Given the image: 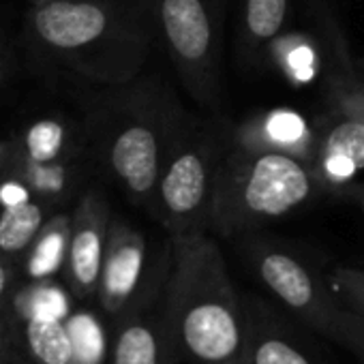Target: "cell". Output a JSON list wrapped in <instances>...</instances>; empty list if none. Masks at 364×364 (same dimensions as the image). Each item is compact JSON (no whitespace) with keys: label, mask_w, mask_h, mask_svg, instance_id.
Instances as JSON below:
<instances>
[{"label":"cell","mask_w":364,"mask_h":364,"mask_svg":"<svg viewBox=\"0 0 364 364\" xmlns=\"http://www.w3.org/2000/svg\"><path fill=\"white\" fill-rule=\"evenodd\" d=\"M161 317L178 353L198 364H225L247 351V306L208 232L169 236Z\"/></svg>","instance_id":"1"},{"label":"cell","mask_w":364,"mask_h":364,"mask_svg":"<svg viewBox=\"0 0 364 364\" xmlns=\"http://www.w3.org/2000/svg\"><path fill=\"white\" fill-rule=\"evenodd\" d=\"M317 191L306 163L230 144L217 173L208 230L223 238L251 234L291 215Z\"/></svg>","instance_id":"2"},{"label":"cell","mask_w":364,"mask_h":364,"mask_svg":"<svg viewBox=\"0 0 364 364\" xmlns=\"http://www.w3.org/2000/svg\"><path fill=\"white\" fill-rule=\"evenodd\" d=\"M225 152L215 131L187 118L156 185L154 213L169 236L208 232L213 193Z\"/></svg>","instance_id":"3"},{"label":"cell","mask_w":364,"mask_h":364,"mask_svg":"<svg viewBox=\"0 0 364 364\" xmlns=\"http://www.w3.org/2000/svg\"><path fill=\"white\" fill-rule=\"evenodd\" d=\"M154 28L187 92L215 109L221 99L225 0H148Z\"/></svg>","instance_id":"4"},{"label":"cell","mask_w":364,"mask_h":364,"mask_svg":"<svg viewBox=\"0 0 364 364\" xmlns=\"http://www.w3.org/2000/svg\"><path fill=\"white\" fill-rule=\"evenodd\" d=\"M187 118L189 114L167 88L156 90V86H150L135 103V112L109 137V167L137 202L154 206L163 165Z\"/></svg>","instance_id":"5"},{"label":"cell","mask_w":364,"mask_h":364,"mask_svg":"<svg viewBox=\"0 0 364 364\" xmlns=\"http://www.w3.org/2000/svg\"><path fill=\"white\" fill-rule=\"evenodd\" d=\"M35 26L39 37L52 48L67 52L107 48L135 71H139L150 43L139 20L124 18L90 0L48 3L37 11Z\"/></svg>","instance_id":"6"},{"label":"cell","mask_w":364,"mask_h":364,"mask_svg":"<svg viewBox=\"0 0 364 364\" xmlns=\"http://www.w3.org/2000/svg\"><path fill=\"white\" fill-rule=\"evenodd\" d=\"M249 262L266 289L302 323L336 343L345 306L330 285L313 268L283 247L253 242L247 249Z\"/></svg>","instance_id":"7"},{"label":"cell","mask_w":364,"mask_h":364,"mask_svg":"<svg viewBox=\"0 0 364 364\" xmlns=\"http://www.w3.org/2000/svg\"><path fill=\"white\" fill-rule=\"evenodd\" d=\"M230 144L253 152L285 154L311 167L319 148V127L296 109L277 107L242 120Z\"/></svg>","instance_id":"8"},{"label":"cell","mask_w":364,"mask_h":364,"mask_svg":"<svg viewBox=\"0 0 364 364\" xmlns=\"http://www.w3.org/2000/svg\"><path fill=\"white\" fill-rule=\"evenodd\" d=\"M146 255V240L137 230L124 223L112 228L97 289L101 306L109 315H122L133 304L144 281Z\"/></svg>","instance_id":"9"},{"label":"cell","mask_w":364,"mask_h":364,"mask_svg":"<svg viewBox=\"0 0 364 364\" xmlns=\"http://www.w3.org/2000/svg\"><path fill=\"white\" fill-rule=\"evenodd\" d=\"M319 127V148L311 165L319 191H343L364 169V124L332 112Z\"/></svg>","instance_id":"10"},{"label":"cell","mask_w":364,"mask_h":364,"mask_svg":"<svg viewBox=\"0 0 364 364\" xmlns=\"http://www.w3.org/2000/svg\"><path fill=\"white\" fill-rule=\"evenodd\" d=\"M105 210L99 202L90 200L84 204L80 215L77 228L69 240V279L71 287L80 298H88L97 294L103 257L107 249V234H105Z\"/></svg>","instance_id":"11"},{"label":"cell","mask_w":364,"mask_h":364,"mask_svg":"<svg viewBox=\"0 0 364 364\" xmlns=\"http://www.w3.org/2000/svg\"><path fill=\"white\" fill-rule=\"evenodd\" d=\"M247 353L255 364H317L300 338L257 304L247 306Z\"/></svg>","instance_id":"12"},{"label":"cell","mask_w":364,"mask_h":364,"mask_svg":"<svg viewBox=\"0 0 364 364\" xmlns=\"http://www.w3.org/2000/svg\"><path fill=\"white\" fill-rule=\"evenodd\" d=\"M178 349L161 315H131L116 332L109 364H173Z\"/></svg>","instance_id":"13"},{"label":"cell","mask_w":364,"mask_h":364,"mask_svg":"<svg viewBox=\"0 0 364 364\" xmlns=\"http://www.w3.org/2000/svg\"><path fill=\"white\" fill-rule=\"evenodd\" d=\"M268 52L277 71L296 88L311 86L323 65L319 41L302 31H281L274 39L268 41Z\"/></svg>","instance_id":"14"},{"label":"cell","mask_w":364,"mask_h":364,"mask_svg":"<svg viewBox=\"0 0 364 364\" xmlns=\"http://www.w3.org/2000/svg\"><path fill=\"white\" fill-rule=\"evenodd\" d=\"M24 336L37 364H75V341L65 319H26Z\"/></svg>","instance_id":"15"},{"label":"cell","mask_w":364,"mask_h":364,"mask_svg":"<svg viewBox=\"0 0 364 364\" xmlns=\"http://www.w3.org/2000/svg\"><path fill=\"white\" fill-rule=\"evenodd\" d=\"M289 0H245L242 37L249 48L268 46L287 22Z\"/></svg>","instance_id":"16"},{"label":"cell","mask_w":364,"mask_h":364,"mask_svg":"<svg viewBox=\"0 0 364 364\" xmlns=\"http://www.w3.org/2000/svg\"><path fill=\"white\" fill-rule=\"evenodd\" d=\"M41 208L31 202L16 208H5L0 217V249L5 253H18L26 249L41 230Z\"/></svg>","instance_id":"17"},{"label":"cell","mask_w":364,"mask_h":364,"mask_svg":"<svg viewBox=\"0 0 364 364\" xmlns=\"http://www.w3.org/2000/svg\"><path fill=\"white\" fill-rule=\"evenodd\" d=\"M326 92L332 112L351 116L364 124V80L360 73L351 77H328Z\"/></svg>","instance_id":"18"},{"label":"cell","mask_w":364,"mask_h":364,"mask_svg":"<svg viewBox=\"0 0 364 364\" xmlns=\"http://www.w3.org/2000/svg\"><path fill=\"white\" fill-rule=\"evenodd\" d=\"M67 253H69V240H67L65 228H52L35 247V253L28 264L31 274L35 279L54 274L63 266Z\"/></svg>","instance_id":"19"},{"label":"cell","mask_w":364,"mask_h":364,"mask_svg":"<svg viewBox=\"0 0 364 364\" xmlns=\"http://www.w3.org/2000/svg\"><path fill=\"white\" fill-rule=\"evenodd\" d=\"M330 287L343 306L364 317V270L341 266L332 272Z\"/></svg>","instance_id":"20"},{"label":"cell","mask_w":364,"mask_h":364,"mask_svg":"<svg viewBox=\"0 0 364 364\" xmlns=\"http://www.w3.org/2000/svg\"><path fill=\"white\" fill-rule=\"evenodd\" d=\"M65 141V129L63 124L54 120H41L28 131V150L31 156L39 163L52 161L58 156Z\"/></svg>","instance_id":"21"},{"label":"cell","mask_w":364,"mask_h":364,"mask_svg":"<svg viewBox=\"0 0 364 364\" xmlns=\"http://www.w3.org/2000/svg\"><path fill=\"white\" fill-rule=\"evenodd\" d=\"M22 313L26 319H35V317H58L63 319L67 313V300L65 294L56 287H39L35 289L26 302H22Z\"/></svg>","instance_id":"22"},{"label":"cell","mask_w":364,"mask_h":364,"mask_svg":"<svg viewBox=\"0 0 364 364\" xmlns=\"http://www.w3.org/2000/svg\"><path fill=\"white\" fill-rule=\"evenodd\" d=\"M347 309V306H345ZM336 345L345 347L347 351L353 353V358L364 364V317L353 313V311H345L341 330H338V338Z\"/></svg>","instance_id":"23"},{"label":"cell","mask_w":364,"mask_h":364,"mask_svg":"<svg viewBox=\"0 0 364 364\" xmlns=\"http://www.w3.org/2000/svg\"><path fill=\"white\" fill-rule=\"evenodd\" d=\"M0 202L5 204V208H16L28 202V191L18 185V182H7L0 187Z\"/></svg>","instance_id":"24"},{"label":"cell","mask_w":364,"mask_h":364,"mask_svg":"<svg viewBox=\"0 0 364 364\" xmlns=\"http://www.w3.org/2000/svg\"><path fill=\"white\" fill-rule=\"evenodd\" d=\"M345 198H349L364 215V185H358V182H351V185H347L343 191H341Z\"/></svg>","instance_id":"25"},{"label":"cell","mask_w":364,"mask_h":364,"mask_svg":"<svg viewBox=\"0 0 364 364\" xmlns=\"http://www.w3.org/2000/svg\"><path fill=\"white\" fill-rule=\"evenodd\" d=\"M7 285H9V272H7V268H5L3 259H0V298L5 296V291H7Z\"/></svg>","instance_id":"26"},{"label":"cell","mask_w":364,"mask_h":364,"mask_svg":"<svg viewBox=\"0 0 364 364\" xmlns=\"http://www.w3.org/2000/svg\"><path fill=\"white\" fill-rule=\"evenodd\" d=\"M225 364H255L251 358H249V353L245 351L242 355H238V358H234V360H230V362H225Z\"/></svg>","instance_id":"27"},{"label":"cell","mask_w":364,"mask_h":364,"mask_svg":"<svg viewBox=\"0 0 364 364\" xmlns=\"http://www.w3.org/2000/svg\"><path fill=\"white\" fill-rule=\"evenodd\" d=\"M3 349H5V332H3V323H0V360H3Z\"/></svg>","instance_id":"28"}]
</instances>
